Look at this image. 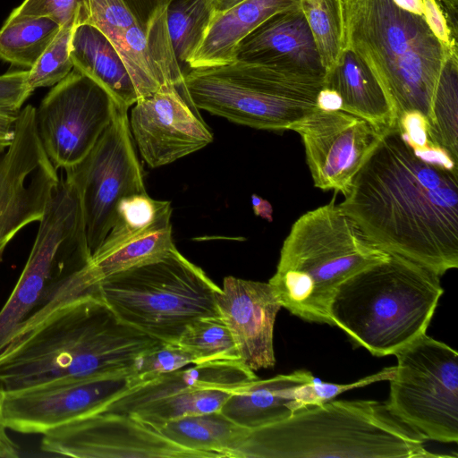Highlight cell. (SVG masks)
<instances>
[{
    "instance_id": "cell-34",
    "label": "cell",
    "mask_w": 458,
    "mask_h": 458,
    "mask_svg": "<svg viewBox=\"0 0 458 458\" xmlns=\"http://www.w3.org/2000/svg\"><path fill=\"white\" fill-rule=\"evenodd\" d=\"M176 343L191 354L194 364L240 360L232 335L220 317L202 318L192 322Z\"/></svg>"
},
{
    "instance_id": "cell-9",
    "label": "cell",
    "mask_w": 458,
    "mask_h": 458,
    "mask_svg": "<svg viewBox=\"0 0 458 458\" xmlns=\"http://www.w3.org/2000/svg\"><path fill=\"white\" fill-rule=\"evenodd\" d=\"M324 79L238 60L191 69L184 76L198 109L237 124L271 131L291 130L314 112Z\"/></svg>"
},
{
    "instance_id": "cell-15",
    "label": "cell",
    "mask_w": 458,
    "mask_h": 458,
    "mask_svg": "<svg viewBox=\"0 0 458 458\" xmlns=\"http://www.w3.org/2000/svg\"><path fill=\"white\" fill-rule=\"evenodd\" d=\"M131 386L129 371H125L0 391L1 416L6 428L13 431L44 435L98 412Z\"/></svg>"
},
{
    "instance_id": "cell-31",
    "label": "cell",
    "mask_w": 458,
    "mask_h": 458,
    "mask_svg": "<svg viewBox=\"0 0 458 458\" xmlns=\"http://www.w3.org/2000/svg\"><path fill=\"white\" fill-rule=\"evenodd\" d=\"M233 390L224 387L193 388L146 403L128 414L156 428L184 416L219 411Z\"/></svg>"
},
{
    "instance_id": "cell-20",
    "label": "cell",
    "mask_w": 458,
    "mask_h": 458,
    "mask_svg": "<svg viewBox=\"0 0 458 458\" xmlns=\"http://www.w3.org/2000/svg\"><path fill=\"white\" fill-rule=\"evenodd\" d=\"M234 60L275 65L324 77L311 31L300 9L277 13L244 38Z\"/></svg>"
},
{
    "instance_id": "cell-11",
    "label": "cell",
    "mask_w": 458,
    "mask_h": 458,
    "mask_svg": "<svg viewBox=\"0 0 458 458\" xmlns=\"http://www.w3.org/2000/svg\"><path fill=\"white\" fill-rule=\"evenodd\" d=\"M171 0H89V23L114 45L140 98L171 84L187 92L170 40Z\"/></svg>"
},
{
    "instance_id": "cell-25",
    "label": "cell",
    "mask_w": 458,
    "mask_h": 458,
    "mask_svg": "<svg viewBox=\"0 0 458 458\" xmlns=\"http://www.w3.org/2000/svg\"><path fill=\"white\" fill-rule=\"evenodd\" d=\"M73 67L99 84L128 110L138 100L130 73L117 50L97 27L90 23L74 29L71 42Z\"/></svg>"
},
{
    "instance_id": "cell-29",
    "label": "cell",
    "mask_w": 458,
    "mask_h": 458,
    "mask_svg": "<svg viewBox=\"0 0 458 458\" xmlns=\"http://www.w3.org/2000/svg\"><path fill=\"white\" fill-rule=\"evenodd\" d=\"M216 15L209 0H171L167 6L168 33L175 58L185 74L189 62L202 43Z\"/></svg>"
},
{
    "instance_id": "cell-37",
    "label": "cell",
    "mask_w": 458,
    "mask_h": 458,
    "mask_svg": "<svg viewBox=\"0 0 458 458\" xmlns=\"http://www.w3.org/2000/svg\"><path fill=\"white\" fill-rule=\"evenodd\" d=\"M194 363L191 354L178 343H163L135 358L129 369L131 386Z\"/></svg>"
},
{
    "instance_id": "cell-27",
    "label": "cell",
    "mask_w": 458,
    "mask_h": 458,
    "mask_svg": "<svg viewBox=\"0 0 458 458\" xmlns=\"http://www.w3.org/2000/svg\"><path fill=\"white\" fill-rule=\"evenodd\" d=\"M458 48L446 49L427 127L428 140L458 161Z\"/></svg>"
},
{
    "instance_id": "cell-16",
    "label": "cell",
    "mask_w": 458,
    "mask_h": 458,
    "mask_svg": "<svg viewBox=\"0 0 458 458\" xmlns=\"http://www.w3.org/2000/svg\"><path fill=\"white\" fill-rule=\"evenodd\" d=\"M40 449L76 458H206L134 416L108 412L92 413L47 432Z\"/></svg>"
},
{
    "instance_id": "cell-30",
    "label": "cell",
    "mask_w": 458,
    "mask_h": 458,
    "mask_svg": "<svg viewBox=\"0 0 458 458\" xmlns=\"http://www.w3.org/2000/svg\"><path fill=\"white\" fill-rule=\"evenodd\" d=\"M60 29L61 26L48 17L4 22L0 29V59L30 70Z\"/></svg>"
},
{
    "instance_id": "cell-36",
    "label": "cell",
    "mask_w": 458,
    "mask_h": 458,
    "mask_svg": "<svg viewBox=\"0 0 458 458\" xmlns=\"http://www.w3.org/2000/svg\"><path fill=\"white\" fill-rule=\"evenodd\" d=\"M48 17L61 27L89 23V0H24L13 10L4 22Z\"/></svg>"
},
{
    "instance_id": "cell-43",
    "label": "cell",
    "mask_w": 458,
    "mask_h": 458,
    "mask_svg": "<svg viewBox=\"0 0 458 458\" xmlns=\"http://www.w3.org/2000/svg\"><path fill=\"white\" fill-rule=\"evenodd\" d=\"M317 105L323 110H340L342 100L335 90L323 88L318 95Z\"/></svg>"
},
{
    "instance_id": "cell-10",
    "label": "cell",
    "mask_w": 458,
    "mask_h": 458,
    "mask_svg": "<svg viewBox=\"0 0 458 458\" xmlns=\"http://www.w3.org/2000/svg\"><path fill=\"white\" fill-rule=\"evenodd\" d=\"M386 405L424 440H458V353L426 334L394 353Z\"/></svg>"
},
{
    "instance_id": "cell-47",
    "label": "cell",
    "mask_w": 458,
    "mask_h": 458,
    "mask_svg": "<svg viewBox=\"0 0 458 458\" xmlns=\"http://www.w3.org/2000/svg\"><path fill=\"white\" fill-rule=\"evenodd\" d=\"M244 0H209L216 14L224 13Z\"/></svg>"
},
{
    "instance_id": "cell-23",
    "label": "cell",
    "mask_w": 458,
    "mask_h": 458,
    "mask_svg": "<svg viewBox=\"0 0 458 458\" xmlns=\"http://www.w3.org/2000/svg\"><path fill=\"white\" fill-rule=\"evenodd\" d=\"M300 9V0H244L216 14L205 38L189 62L197 69L234 61L240 42L274 14Z\"/></svg>"
},
{
    "instance_id": "cell-18",
    "label": "cell",
    "mask_w": 458,
    "mask_h": 458,
    "mask_svg": "<svg viewBox=\"0 0 458 458\" xmlns=\"http://www.w3.org/2000/svg\"><path fill=\"white\" fill-rule=\"evenodd\" d=\"M130 129L141 157L157 168L196 152L213 133L189 94L164 84L132 106Z\"/></svg>"
},
{
    "instance_id": "cell-32",
    "label": "cell",
    "mask_w": 458,
    "mask_h": 458,
    "mask_svg": "<svg viewBox=\"0 0 458 458\" xmlns=\"http://www.w3.org/2000/svg\"><path fill=\"white\" fill-rule=\"evenodd\" d=\"M174 247L169 225L134 238L107 253L92 256L90 267L98 283L113 274L159 259Z\"/></svg>"
},
{
    "instance_id": "cell-1",
    "label": "cell",
    "mask_w": 458,
    "mask_h": 458,
    "mask_svg": "<svg viewBox=\"0 0 458 458\" xmlns=\"http://www.w3.org/2000/svg\"><path fill=\"white\" fill-rule=\"evenodd\" d=\"M339 208L380 250L438 276L458 267V169L383 132Z\"/></svg>"
},
{
    "instance_id": "cell-4",
    "label": "cell",
    "mask_w": 458,
    "mask_h": 458,
    "mask_svg": "<svg viewBox=\"0 0 458 458\" xmlns=\"http://www.w3.org/2000/svg\"><path fill=\"white\" fill-rule=\"evenodd\" d=\"M443 293L438 276L389 253L340 284L329 318L372 355H394L426 334Z\"/></svg>"
},
{
    "instance_id": "cell-26",
    "label": "cell",
    "mask_w": 458,
    "mask_h": 458,
    "mask_svg": "<svg viewBox=\"0 0 458 458\" xmlns=\"http://www.w3.org/2000/svg\"><path fill=\"white\" fill-rule=\"evenodd\" d=\"M173 443L206 458L231 457L250 431L220 411L184 416L156 428Z\"/></svg>"
},
{
    "instance_id": "cell-45",
    "label": "cell",
    "mask_w": 458,
    "mask_h": 458,
    "mask_svg": "<svg viewBox=\"0 0 458 458\" xmlns=\"http://www.w3.org/2000/svg\"><path fill=\"white\" fill-rule=\"evenodd\" d=\"M400 9L412 14L423 16L422 0H392Z\"/></svg>"
},
{
    "instance_id": "cell-12",
    "label": "cell",
    "mask_w": 458,
    "mask_h": 458,
    "mask_svg": "<svg viewBox=\"0 0 458 458\" xmlns=\"http://www.w3.org/2000/svg\"><path fill=\"white\" fill-rule=\"evenodd\" d=\"M64 171L65 179L79 194L93 254L113 226L118 202L124 197L147 192L128 110L118 107L87 156Z\"/></svg>"
},
{
    "instance_id": "cell-21",
    "label": "cell",
    "mask_w": 458,
    "mask_h": 458,
    "mask_svg": "<svg viewBox=\"0 0 458 458\" xmlns=\"http://www.w3.org/2000/svg\"><path fill=\"white\" fill-rule=\"evenodd\" d=\"M257 378L240 360H219L193 364L187 369L163 373L131 386L98 412L128 414L146 403L199 387L235 389ZM97 413V412H96Z\"/></svg>"
},
{
    "instance_id": "cell-40",
    "label": "cell",
    "mask_w": 458,
    "mask_h": 458,
    "mask_svg": "<svg viewBox=\"0 0 458 458\" xmlns=\"http://www.w3.org/2000/svg\"><path fill=\"white\" fill-rule=\"evenodd\" d=\"M424 20L437 39L445 49L458 48L457 27L449 18L437 0H422Z\"/></svg>"
},
{
    "instance_id": "cell-17",
    "label": "cell",
    "mask_w": 458,
    "mask_h": 458,
    "mask_svg": "<svg viewBox=\"0 0 458 458\" xmlns=\"http://www.w3.org/2000/svg\"><path fill=\"white\" fill-rule=\"evenodd\" d=\"M291 130L301 138L314 186L344 196L381 135L360 117L318 107Z\"/></svg>"
},
{
    "instance_id": "cell-28",
    "label": "cell",
    "mask_w": 458,
    "mask_h": 458,
    "mask_svg": "<svg viewBox=\"0 0 458 458\" xmlns=\"http://www.w3.org/2000/svg\"><path fill=\"white\" fill-rule=\"evenodd\" d=\"M171 215L170 201L154 199L148 192L123 198L115 208L112 228L92 256L107 253L144 233L171 225Z\"/></svg>"
},
{
    "instance_id": "cell-41",
    "label": "cell",
    "mask_w": 458,
    "mask_h": 458,
    "mask_svg": "<svg viewBox=\"0 0 458 458\" xmlns=\"http://www.w3.org/2000/svg\"><path fill=\"white\" fill-rule=\"evenodd\" d=\"M19 113L0 110V153L8 148L13 140Z\"/></svg>"
},
{
    "instance_id": "cell-14",
    "label": "cell",
    "mask_w": 458,
    "mask_h": 458,
    "mask_svg": "<svg viewBox=\"0 0 458 458\" xmlns=\"http://www.w3.org/2000/svg\"><path fill=\"white\" fill-rule=\"evenodd\" d=\"M35 111L21 109L13 140L0 153V257L20 230L40 220L60 179L39 140Z\"/></svg>"
},
{
    "instance_id": "cell-5",
    "label": "cell",
    "mask_w": 458,
    "mask_h": 458,
    "mask_svg": "<svg viewBox=\"0 0 458 458\" xmlns=\"http://www.w3.org/2000/svg\"><path fill=\"white\" fill-rule=\"evenodd\" d=\"M388 257L333 198L293 223L268 284L281 306L292 314L332 326L329 307L340 284Z\"/></svg>"
},
{
    "instance_id": "cell-46",
    "label": "cell",
    "mask_w": 458,
    "mask_h": 458,
    "mask_svg": "<svg viewBox=\"0 0 458 458\" xmlns=\"http://www.w3.org/2000/svg\"><path fill=\"white\" fill-rule=\"evenodd\" d=\"M445 9L450 22L457 26L458 0H437Z\"/></svg>"
},
{
    "instance_id": "cell-6",
    "label": "cell",
    "mask_w": 458,
    "mask_h": 458,
    "mask_svg": "<svg viewBox=\"0 0 458 458\" xmlns=\"http://www.w3.org/2000/svg\"><path fill=\"white\" fill-rule=\"evenodd\" d=\"M344 48L360 56L377 79L397 120L419 113L428 123L445 49L424 17L392 0H342Z\"/></svg>"
},
{
    "instance_id": "cell-7",
    "label": "cell",
    "mask_w": 458,
    "mask_h": 458,
    "mask_svg": "<svg viewBox=\"0 0 458 458\" xmlns=\"http://www.w3.org/2000/svg\"><path fill=\"white\" fill-rule=\"evenodd\" d=\"M38 222L28 260L0 310V350L56 305L97 291L81 199L65 178Z\"/></svg>"
},
{
    "instance_id": "cell-44",
    "label": "cell",
    "mask_w": 458,
    "mask_h": 458,
    "mask_svg": "<svg viewBox=\"0 0 458 458\" xmlns=\"http://www.w3.org/2000/svg\"><path fill=\"white\" fill-rule=\"evenodd\" d=\"M251 204L256 216L267 221L273 220V208L271 204L256 194L251 195Z\"/></svg>"
},
{
    "instance_id": "cell-2",
    "label": "cell",
    "mask_w": 458,
    "mask_h": 458,
    "mask_svg": "<svg viewBox=\"0 0 458 458\" xmlns=\"http://www.w3.org/2000/svg\"><path fill=\"white\" fill-rule=\"evenodd\" d=\"M163 343L120 322L97 289L56 305L0 350V391L129 371Z\"/></svg>"
},
{
    "instance_id": "cell-39",
    "label": "cell",
    "mask_w": 458,
    "mask_h": 458,
    "mask_svg": "<svg viewBox=\"0 0 458 458\" xmlns=\"http://www.w3.org/2000/svg\"><path fill=\"white\" fill-rule=\"evenodd\" d=\"M29 70L0 75V110L19 113L33 90L28 83Z\"/></svg>"
},
{
    "instance_id": "cell-3",
    "label": "cell",
    "mask_w": 458,
    "mask_h": 458,
    "mask_svg": "<svg viewBox=\"0 0 458 458\" xmlns=\"http://www.w3.org/2000/svg\"><path fill=\"white\" fill-rule=\"evenodd\" d=\"M424 440L377 401H329L250 430L234 458H436Z\"/></svg>"
},
{
    "instance_id": "cell-42",
    "label": "cell",
    "mask_w": 458,
    "mask_h": 458,
    "mask_svg": "<svg viewBox=\"0 0 458 458\" xmlns=\"http://www.w3.org/2000/svg\"><path fill=\"white\" fill-rule=\"evenodd\" d=\"M20 456V448L9 437L7 428L4 423L0 413V457L1 458H16Z\"/></svg>"
},
{
    "instance_id": "cell-38",
    "label": "cell",
    "mask_w": 458,
    "mask_h": 458,
    "mask_svg": "<svg viewBox=\"0 0 458 458\" xmlns=\"http://www.w3.org/2000/svg\"><path fill=\"white\" fill-rule=\"evenodd\" d=\"M395 372V366L385 368L379 372L363 377L352 384H333L322 382L313 377L310 381L295 386L292 391V401L289 403V408L294 412L301 408L312 405H320L329 401L340 394L357 387H362L369 384L390 380Z\"/></svg>"
},
{
    "instance_id": "cell-24",
    "label": "cell",
    "mask_w": 458,
    "mask_h": 458,
    "mask_svg": "<svg viewBox=\"0 0 458 458\" xmlns=\"http://www.w3.org/2000/svg\"><path fill=\"white\" fill-rule=\"evenodd\" d=\"M313 377L308 370L267 379L257 377L236 387L219 411L248 430L275 424L293 413L288 405L293 389Z\"/></svg>"
},
{
    "instance_id": "cell-33",
    "label": "cell",
    "mask_w": 458,
    "mask_h": 458,
    "mask_svg": "<svg viewBox=\"0 0 458 458\" xmlns=\"http://www.w3.org/2000/svg\"><path fill=\"white\" fill-rule=\"evenodd\" d=\"M300 8L327 74L336 64L344 48L342 0H300Z\"/></svg>"
},
{
    "instance_id": "cell-19",
    "label": "cell",
    "mask_w": 458,
    "mask_h": 458,
    "mask_svg": "<svg viewBox=\"0 0 458 458\" xmlns=\"http://www.w3.org/2000/svg\"><path fill=\"white\" fill-rule=\"evenodd\" d=\"M216 306L242 362L253 371L274 367V326L282 306L271 285L226 276Z\"/></svg>"
},
{
    "instance_id": "cell-48",
    "label": "cell",
    "mask_w": 458,
    "mask_h": 458,
    "mask_svg": "<svg viewBox=\"0 0 458 458\" xmlns=\"http://www.w3.org/2000/svg\"><path fill=\"white\" fill-rule=\"evenodd\" d=\"M0 406H1V392H0ZM0 413H1V411H0Z\"/></svg>"
},
{
    "instance_id": "cell-22",
    "label": "cell",
    "mask_w": 458,
    "mask_h": 458,
    "mask_svg": "<svg viewBox=\"0 0 458 458\" xmlns=\"http://www.w3.org/2000/svg\"><path fill=\"white\" fill-rule=\"evenodd\" d=\"M324 88L341 98L340 110L360 117L382 134L397 124L393 105L366 63L344 48L336 64L324 79Z\"/></svg>"
},
{
    "instance_id": "cell-8",
    "label": "cell",
    "mask_w": 458,
    "mask_h": 458,
    "mask_svg": "<svg viewBox=\"0 0 458 458\" xmlns=\"http://www.w3.org/2000/svg\"><path fill=\"white\" fill-rule=\"evenodd\" d=\"M219 291L176 247L98 283L99 297L120 322L165 343L176 342L199 318L220 317Z\"/></svg>"
},
{
    "instance_id": "cell-35",
    "label": "cell",
    "mask_w": 458,
    "mask_h": 458,
    "mask_svg": "<svg viewBox=\"0 0 458 458\" xmlns=\"http://www.w3.org/2000/svg\"><path fill=\"white\" fill-rule=\"evenodd\" d=\"M74 27H61L60 30L29 70L28 83L36 89L55 86L73 69L71 58V42Z\"/></svg>"
},
{
    "instance_id": "cell-13",
    "label": "cell",
    "mask_w": 458,
    "mask_h": 458,
    "mask_svg": "<svg viewBox=\"0 0 458 458\" xmlns=\"http://www.w3.org/2000/svg\"><path fill=\"white\" fill-rule=\"evenodd\" d=\"M118 106L99 84L73 67L35 111L38 135L54 167L76 165L94 147Z\"/></svg>"
}]
</instances>
